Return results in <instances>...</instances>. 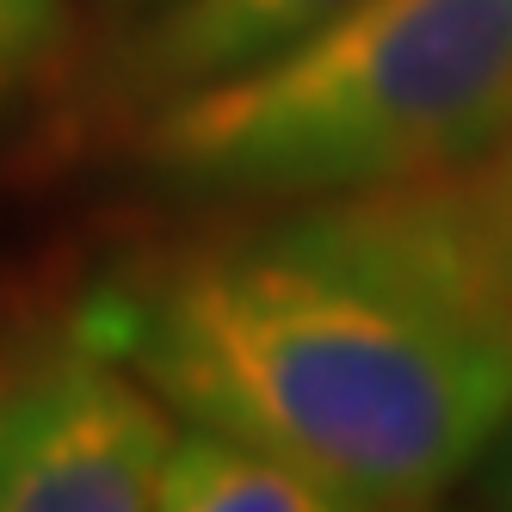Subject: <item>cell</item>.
Masks as SVG:
<instances>
[{"instance_id":"6da1fadb","label":"cell","mask_w":512,"mask_h":512,"mask_svg":"<svg viewBox=\"0 0 512 512\" xmlns=\"http://www.w3.org/2000/svg\"><path fill=\"white\" fill-rule=\"evenodd\" d=\"M75 321L179 420L303 469L340 512L445 500L512 420V297L457 173L136 253Z\"/></svg>"},{"instance_id":"7a4b0ae2","label":"cell","mask_w":512,"mask_h":512,"mask_svg":"<svg viewBox=\"0 0 512 512\" xmlns=\"http://www.w3.org/2000/svg\"><path fill=\"white\" fill-rule=\"evenodd\" d=\"M512 130V0H352L142 124V167L192 204H303L488 161Z\"/></svg>"},{"instance_id":"3957f363","label":"cell","mask_w":512,"mask_h":512,"mask_svg":"<svg viewBox=\"0 0 512 512\" xmlns=\"http://www.w3.org/2000/svg\"><path fill=\"white\" fill-rule=\"evenodd\" d=\"M179 414L81 321L0 346V512H142Z\"/></svg>"},{"instance_id":"277c9868","label":"cell","mask_w":512,"mask_h":512,"mask_svg":"<svg viewBox=\"0 0 512 512\" xmlns=\"http://www.w3.org/2000/svg\"><path fill=\"white\" fill-rule=\"evenodd\" d=\"M346 7L352 0H167L124 44L118 87L124 99L161 105L186 87L223 81L235 68L297 44L303 31L327 25Z\"/></svg>"},{"instance_id":"5b68a950","label":"cell","mask_w":512,"mask_h":512,"mask_svg":"<svg viewBox=\"0 0 512 512\" xmlns=\"http://www.w3.org/2000/svg\"><path fill=\"white\" fill-rule=\"evenodd\" d=\"M155 506L167 512H340L327 500V488L309 482L303 469L192 420L173 432Z\"/></svg>"},{"instance_id":"8992f818","label":"cell","mask_w":512,"mask_h":512,"mask_svg":"<svg viewBox=\"0 0 512 512\" xmlns=\"http://www.w3.org/2000/svg\"><path fill=\"white\" fill-rule=\"evenodd\" d=\"M457 198L469 210V229H475V241H482L500 290L512 297V130H506V142L488 161H475V167L457 173Z\"/></svg>"},{"instance_id":"52a82bcc","label":"cell","mask_w":512,"mask_h":512,"mask_svg":"<svg viewBox=\"0 0 512 512\" xmlns=\"http://www.w3.org/2000/svg\"><path fill=\"white\" fill-rule=\"evenodd\" d=\"M62 38V0H0V93H13Z\"/></svg>"},{"instance_id":"ba28073f","label":"cell","mask_w":512,"mask_h":512,"mask_svg":"<svg viewBox=\"0 0 512 512\" xmlns=\"http://www.w3.org/2000/svg\"><path fill=\"white\" fill-rule=\"evenodd\" d=\"M469 488L482 506H512V420L500 426V438L482 451V463L469 469Z\"/></svg>"},{"instance_id":"9c48e42d","label":"cell","mask_w":512,"mask_h":512,"mask_svg":"<svg viewBox=\"0 0 512 512\" xmlns=\"http://www.w3.org/2000/svg\"><path fill=\"white\" fill-rule=\"evenodd\" d=\"M99 13H118V19H149V13H161L167 0H93Z\"/></svg>"}]
</instances>
